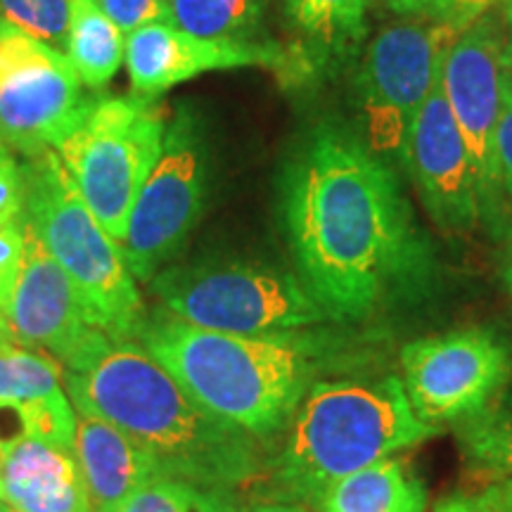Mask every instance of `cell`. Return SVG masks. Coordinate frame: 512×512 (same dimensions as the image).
<instances>
[{
	"label": "cell",
	"instance_id": "1",
	"mask_svg": "<svg viewBox=\"0 0 512 512\" xmlns=\"http://www.w3.org/2000/svg\"><path fill=\"white\" fill-rule=\"evenodd\" d=\"M280 214L299 283L328 318H370L432 283V247L399 178L347 126L323 121L294 147Z\"/></svg>",
	"mask_w": 512,
	"mask_h": 512
},
{
	"label": "cell",
	"instance_id": "2",
	"mask_svg": "<svg viewBox=\"0 0 512 512\" xmlns=\"http://www.w3.org/2000/svg\"><path fill=\"white\" fill-rule=\"evenodd\" d=\"M62 384L76 411L124 432L166 477L233 489L259 470L252 437L204 413L166 368L136 342H114Z\"/></svg>",
	"mask_w": 512,
	"mask_h": 512
},
{
	"label": "cell",
	"instance_id": "3",
	"mask_svg": "<svg viewBox=\"0 0 512 512\" xmlns=\"http://www.w3.org/2000/svg\"><path fill=\"white\" fill-rule=\"evenodd\" d=\"M136 342L204 413L249 437L290 425L316 373L313 344L297 332L235 335L197 328L166 309L147 313Z\"/></svg>",
	"mask_w": 512,
	"mask_h": 512
},
{
	"label": "cell",
	"instance_id": "4",
	"mask_svg": "<svg viewBox=\"0 0 512 512\" xmlns=\"http://www.w3.org/2000/svg\"><path fill=\"white\" fill-rule=\"evenodd\" d=\"M287 427L278 479L287 496L316 505L337 479L439 434L394 375L311 384Z\"/></svg>",
	"mask_w": 512,
	"mask_h": 512
},
{
	"label": "cell",
	"instance_id": "5",
	"mask_svg": "<svg viewBox=\"0 0 512 512\" xmlns=\"http://www.w3.org/2000/svg\"><path fill=\"white\" fill-rule=\"evenodd\" d=\"M24 216L62 271L83 311L114 342H133L147 311L124 249L83 202L60 155L46 150L24 157Z\"/></svg>",
	"mask_w": 512,
	"mask_h": 512
},
{
	"label": "cell",
	"instance_id": "6",
	"mask_svg": "<svg viewBox=\"0 0 512 512\" xmlns=\"http://www.w3.org/2000/svg\"><path fill=\"white\" fill-rule=\"evenodd\" d=\"M147 285L162 309L207 330L290 335L328 320L297 275L249 261L166 266Z\"/></svg>",
	"mask_w": 512,
	"mask_h": 512
},
{
	"label": "cell",
	"instance_id": "7",
	"mask_svg": "<svg viewBox=\"0 0 512 512\" xmlns=\"http://www.w3.org/2000/svg\"><path fill=\"white\" fill-rule=\"evenodd\" d=\"M166 124L169 114L155 100L102 98L55 147L83 202L119 245L138 192L162 155Z\"/></svg>",
	"mask_w": 512,
	"mask_h": 512
},
{
	"label": "cell",
	"instance_id": "8",
	"mask_svg": "<svg viewBox=\"0 0 512 512\" xmlns=\"http://www.w3.org/2000/svg\"><path fill=\"white\" fill-rule=\"evenodd\" d=\"M460 29L430 15H406L384 24L363 53L358 107L363 140L375 155L403 157L415 114L439 83L446 50Z\"/></svg>",
	"mask_w": 512,
	"mask_h": 512
},
{
	"label": "cell",
	"instance_id": "9",
	"mask_svg": "<svg viewBox=\"0 0 512 512\" xmlns=\"http://www.w3.org/2000/svg\"><path fill=\"white\" fill-rule=\"evenodd\" d=\"M209 190L207 126L181 102L166 124L162 155L150 171L128 219L124 256L133 278L150 283L166 268L200 221Z\"/></svg>",
	"mask_w": 512,
	"mask_h": 512
},
{
	"label": "cell",
	"instance_id": "10",
	"mask_svg": "<svg viewBox=\"0 0 512 512\" xmlns=\"http://www.w3.org/2000/svg\"><path fill=\"white\" fill-rule=\"evenodd\" d=\"M91 102L62 50L0 22V143L24 157L55 150Z\"/></svg>",
	"mask_w": 512,
	"mask_h": 512
},
{
	"label": "cell",
	"instance_id": "11",
	"mask_svg": "<svg viewBox=\"0 0 512 512\" xmlns=\"http://www.w3.org/2000/svg\"><path fill=\"white\" fill-rule=\"evenodd\" d=\"M401 373L415 415L441 430L486 411L508 382L510 354L491 330H453L406 344Z\"/></svg>",
	"mask_w": 512,
	"mask_h": 512
},
{
	"label": "cell",
	"instance_id": "12",
	"mask_svg": "<svg viewBox=\"0 0 512 512\" xmlns=\"http://www.w3.org/2000/svg\"><path fill=\"white\" fill-rule=\"evenodd\" d=\"M508 50L501 15L486 12L463 29L441 64L439 86L475 164L484 216L501 209V178L496 166V128L501 119Z\"/></svg>",
	"mask_w": 512,
	"mask_h": 512
},
{
	"label": "cell",
	"instance_id": "13",
	"mask_svg": "<svg viewBox=\"0 0 512 512\" xmlns=\"http://www.w3.org/2000/svg\"><path fill=\"white\" fill-rule=\"evenodd\" d=\"M12 337L46 349L67 370H81L110 344L83 311L69 275L24 216V261L8 309Z\"/></svg>",
	"mask_w": 512,
	"mask_h": 512
},
{
	"label": "cell",
	"instance_id": "14",
	"mask_svg": "<svg viewBox=\"0 0 512 512\" xmlns=\"http://www.w3.org/2000/svg\"><path fill=\"white\" fill-rule=\"evenodd\" d=\"M401 162L441 228L470 230L484 219L475 164L439 83L415 114Z\"/></svg>",
	"mask_w": 512,
	"mask_h": 512
},
{
	"label": "cell",
	"instance_id": "15",
	"mask_svg": "<svg viewBox=\"0 0 512 512\" xmlns=\"http://www.w3.org/2000/svg\"><path fill=\"white\" fill-rule=\"evenodd\" d=\"M287 55L273 43L216 41L192 36L171 22L150 24L126 36L124 67L133 95L157 100L159 95L197 76L242 67L285 69Z\"/></svg>",
	"mask_w": 512,
	"mask_h": 512
},
{
	"label": "cell",
	"instance_id": "16",
	"mask_svg": "<svg viewBox=\"0 0 512 512\" xmlns=\"http://www.w3.org/2000/svg\"><path fill=\"white\" fill-rule=\"evenodd\" d=\"M0 484L17 512H93L72 453L27 434L0 439Z\"/></svg>",
	"mask_w": 512,
	"mask_h": 512
},
{
	"label": "cell",
	"instance_id": "17",
	"mask_svg": "<svg viewBox=\"0 0 512 512\" xmlns=\"http://www.w3.org/2000/svg\"><path fill=\"white\" fill-rule=\"evenodd\" d=\"M74 460L79 465L93 512H117L128 496L162 475L155 460L124 432L93 415H76Z\"/></svg>",
	"mask_w": 512,
	"mask_h": 512
},
{
	"label": "cell",
	"instance_id": "18",
	"mask_svg": "<svg viewBox=\"0 0 512 512\" xmlns=\"http://www.w3.org/2000/svg\"><path fill=\"white\" fill-rule=\"evenodd\" d=\"M323 512H425V482L399 458H384L337 479L320 498Z\"/></svg>",
	"mask_w": 512,
	"mask_h": 512
},
{
	"label": "cell",
	"instance_id": "19",
	"mask_svg": "<svg viewBox=\"0 0 512 512\" xmlns=\"http://www.w3.org/2000/svg\"><path fill=\"white\" fill-rule=\"evenodd\" d=\"M64 55L74 64L83 86L100 91L124 64L126 36L93 0H72Z\"/></svg>",
	"mask_w": 512,
	"mask_h": 512
},
{
	"label": "cell",
	"instance_id": "20",
	"mask_svg": "<svg viewBox=\"0 0 512 512\" xmlns=\"http://www.w3.org/2000/svg\"><path fill=\"white\" fill-rule=\"evenodd\" d=\"M287 15L316 53L347 57L368 36L370 0H285Z\"/></svg>",
	"mask_w": 512,
	"mask_h": 512
},
{
	"label": "cell",
	"instance_id": "21",
	"mask_svg": "<svg viewBox=\"0 0 512 512\" xmlns=\"http://www.w3.org/2000/svg\"><path fill=\"white\" fill-rule=\"evenodd\" d=\"M60 396L62 370L53 358L0 337V413H15L19 422Z\"/></svg>",
	"mask_w": 512,
	"mask_h": 512
},
{
	"label": "cell",
	"instance_id": "22",
	"mask_svg": "<svg viewBox=\"0 0 512 512\" xmlns=\"http://www.w3.org/2000/svg\"><path fill=\"white\" fill-rule=\"evenodd\" d=\"M171 24L216 41H254L266 0H169Z\"/></svg>",
	"mask_w": 512,
	"mask_h": 512
},
{
	"label": "cell",
	"instance_id": "23",
	"mask_svg": "<svg viewBox=\"0 0 512 512\" xmlns=\"http://www.w3.org/2000/svg\"><path fill=\"white\" fill-rule=\"evenodd\" d=\"M117 512H238L228 491L178 477H152Z\"/></svg>",
	"mask_w": 512,
	"mask_h": 512
},
{
	"label": "cell",
	"instance_id": "24",
	"mask_svg": "<svg viewBox=\"0 0 512 512\" xmlns=\"http://www.w3.org/2000/svg\"><path fill=\"white\" fill-rule=\"evenodd\" d=\"M460 441L475 463L512 477V415L486 408L463 422Z\"/></svg>",
	"mask_w": 512,
	"mask_h": 512
},
{
	"label": "cell",
	"instance_id": "25",
	"mask_svg": "<svg viewBox=\"0 0 512 512\" xmlns=\"http://www.w3.org/2000/svg\"><path fill=\"white\" fill-rule=\"evenodd\" d=\"M72 0H0V22L64 53Z\"/></svg>",
	"mask_w": 512,
	"mask_h": 512
},
{
	"label": "cell",
	"instance_id": "26",
	"mask_svg": "<svg viewBox=\"0 0 512 512\" xmlns=\"http://www.w3.org/2000/svg\"><path fill=\"white\" fill-rule=\"evenodd\" d=\"M24 261V221L0 223V330L10 335L8 309ZM12 337V335H10Z\"/></svg>",
	"mask_w": 512,
	"mask_h": 512
},
{
	"label": "cell",
	"instance_id": "27",
	"mask_svg": "<svg viewBox=\"0 0 512 512\" xmlns=\"http://www.w3.org/2000/svg\"><path fill=\"white\" fill-rule=\"evenodd\" d=\"M93 3L117 24L124 36H131L133 31L150 24L171 22L169 0H93Z\"/></svg>",
	"mask_w": 512,
	"mask_h": 512
},
{
	"label": "cell",
	"instance_id": "28",
	"mask_svg": "<svg viewBox=\"0 0 512 512\" xmlns=\"http://www.w3.org/2000/svg\"><path fill=\"white\" fill-rule=\"evenodd\" d=\"M24 221V174L15 152L0 143V223Z\"/></svg>",
	"mask_w": 512,
	"mask_h": 512
},
{
	"label": "cell",
	"instance_id": "29",
	"mask_svg": "<svg viewBox=\"0 0 512 512\" xmlns=\"http://www.w3.org/2000/svg\"><path fill=\"white\" fill-rule=\"evenodd\" d=\"M496 166H498V178H501L503 195L508 197L512 204V74H510V67H508V76H505L501 119H498V128H496Z\"/></svg>",
	"mask_w": 512,
	"mask_h": 512
},
{
	"label": "cell",
	"instance_id": "30",
	"mask_svg": "<svg viewBox=\"0 0 512 512\" xmlns=\"http://www.w3.org/2000/svg\"><path fill=\"white\" fill-rule=\"evenodd\" d=\"M503 0H430V17L453 24L456 29H467L486 12H491Z\"/></svg>",
	"mask_w": 512,
	"mask_h": 512
},
{
	"label": "cell",
	"instance_id": "31",
	"mask_svg": "<svg viewBox=\"0 0 512 512\" xmlns=\"http://www.w3.org/2000/svg\"><path fill=\"white\" fill-rule=\"evenodd\" d=\"M432 512H512V482L482 496H448Z\"/></svg>",
	"mask_w": 512,
	"mask_h": 512
},
{
	"label": "cell",
	"instance_id": "32",
	"mask_svg": "<svg viewBox=\"0 0 512 512\" xmlns=\"http://www.w3.org/2000/svg\"><path fill=\"white\" fill-rule=\"evenodd\" d=\"M399 17L406 15H430V0H375Z\"/></svg>",
	"mask_w": 512,
	"mask_h": 512
},
{
	"label": "cell",
	"instance_id": "33",
	"mask_svg": "<svg viewBox=\"0 0 512 512\" xmlns=\"http://www.w3.org/2000/svg\"><path fill=\"white\" fill-rule=\"evenodd\" d=\"M501 19H503V31H505V50H508V67L512 74V0H503Z\"/></svg>",
	"mask_w": 512,
	"mask_h": 512
},
{
	"label": "cell",
	"instance_id": "34",
	"mask_svg": "<svg viewBox=\"0 0 512 512\" xmlns=\"http://www.w3.org/2000/svg\"><path fill=\"white\" fill-rule=\"evenodd\" d=\"M245 512H311L309 508L299 503H259L247 508Z\"/></svg>",
	"mask_w": 512,
	"mask_h": 512
},
{
	"label": "cell",
	"instance_id": "35",
	"mask_svg": "<svg viewBox=\"0 0 512 512\" xmlns=\"http://www.w3.org/2000/svg\"><path fill=\"white\" fill-rule=\"evenodd\" d=\"M503 278H505V285H508V290H510V294H512V245H510V249H508V259H505Z\"/></svg>",
	"mask_w": 512,
	"mask_h": 512
},
{
	"label": "cell",
	"instance_id": "36",
	"mask_svg": "<svg viewBox=\"0 0 512 512\" xmlns=\"http://www.w3.org/2000/svg\"><path fill=\"white\" fill-rule=\"evenodd\" d=\"M0 512H17L15 508H12V505L10 503H5L3 501V498H0Z\"/></svg>",
	"mask_w": 512,
	"mask_h": 512
},
{
	"label": "cell",
	"instance_id": "37",
	"mask_svg": "<svg viewBox=\"0 0 512 512\" xmlns=\"http://www.w3.org/2000/svg\"><path fill=\"white\" fill-rule=\"evenodd\" d=\"M0 337H10V335H8V332H5V330H0Z\"/></svg>",
	"mask_w": 512,
	"mask_h": 512
},
{
	"label": "cell",
	"instance_id": "38",
	"mask_svg": "<svg viewBox=\"0 0 512 512\" xmlns=\"http://www.w3.org/2000/svg\"><path fill=\"white\" fill-rule=\"evenodd\" d=\"M0 498H3V484H0Z\"/></svg>",
	"mask_w": 512,
	"mask_h": 512
}]
</instances>
